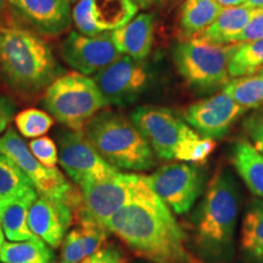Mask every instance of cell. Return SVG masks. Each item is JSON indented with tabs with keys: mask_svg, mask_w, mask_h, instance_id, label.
Listing matches in <instances>:
<instances>
[{
	"mask_svg": "<svg viewBox=\"0 0 263 263\" xmlns=\"http://www.w3.org/2000/svg\"><path fill=\"white\" fill-rule=\"evenodd\" d=\"M68 2H70V3H76V2H78V0H68Z\"/></svg>",
	"mask_w": 263,
	"mask_h": 263,
	"instance_id": "obj_43",
	"label": "cell"
},
{
	"mask_svg": "<svg viewBox=\"0 0 263 263\" xmlns=\"http://www.w3.org/2000/svg\"><path fill=\"white\" fill-rule=\"evenodd\" d=\"M105 228L147 262L197 263L188 249L185 230L144 176L130 201L108 219Z\"/></svg>",
	"mask_w": 263,
	"mask_h": 263,
	"instance_id": "obj_1",
	"label": "cell"
},
{
	"mask_svg": "<svg viewBox=\"0 0 263 263\" xmlns=\"http://www.w3.org/2000/svg\"><path fill=\"white\" fill-rule=\"evenodd\" d=\"M14 121L20 136L27 139H35L47 134L54 126L55 120L45 110L31 107L16 114Z\"/></svg>",
	"mask_w": 263,
	"mask_h": 263,
	"instance_id": "obj_28",
	"label": "cell"
},
{
	"mask_svg": "<svg viewBox=\"0 0 263 263\" xmlns=\"http://www.w3.org/2000/svg\"><path fill=\"white\" fill-rule=\"evenodd\" d=\"M263 38V8L258 9L257 12L251 21L246 25V27L241 32L238 33L232 39L230 44H238V43H248L258 41Z\"/></svg>",
	"mask_w": 263,
	"mask_h": 263,
	"instance_id": "obj_34",
	"label": "cell"
},
{
	"mask_svg": "<svg viewBox=\"0 0 263 263\" xmlns=\"http://www.w3.org/2000/svg\"><path fill=\"white\" fill-rule=\"evenodd\" d=\"M74 219L70 206L41 195L32 203L28 213V226L33 234L54 249L62 244Z\"/></svg>",
	"mask_w": 263,
	"mask_h": 263,
	"instance_id": "obj_16",
	"label": "cell"
},
{
	"mask_svg": "<svg viewBox=\"0 0 263 263\" xmlns=\"http://www.w3.org/2000/svg\"><path fill=\"white\" fill-rule=\"evenodd\" d=\"M61 70L44 37L18 26L0 25V84L17 98L43 94Z\"/></svg>",
	"mask_w": 263,
	"mask_h": 263,
	"instance_id": "obj_3",
	"label": "cell"
},
{
	"mask_svg": "<svg viewBox=\"0 0 263 263\" xmlns=\"http://www.w3.org/2000/svg\"><path fill=\"white\" fill-rule=\"evenodd\" d=\"M4 242H5V234H4V230H3L2 219H0V250H2V246Z\"/></svg>",
	"mask_w": 263,
	"mask_h": 263,
	"instance_id": "obj_42",
	"label": "cell"
},
{
	"mask_svg": "<svg viewBox=\"0 0 263 263\" xmlns=\"http://www.w3.org/2000/svg\"><path fill=\"white\" fill-rule=\"evenodd\" d=\"M42 106L67 129L82 132L108 105L94 78L71 71L51 82L43 93Z\"/></svg>",
	"mask_w": 263,
	"mask_h": 263,
	"instance_id": "obj_5",
	"label": "cell"
},
{
	"mask_svg": "<svg viewBox=\"0 0 263 263\" xmlns=\"http://www.w3.org/2000/svg\"><path fill=\"white\" fill-rule=\"evenodd\" d=\"M223 91L245 110L262 106L263 71L248 77L233 78L223 85Z\"/></svg>",
	"mask_w": 263,
	"mask_h": 263,
	"instance_id": "obj_25",
	"label": "cell"
},
{
	"mask_svg": "<svg viewBox=\"0 0 263 263\" xmlns=\"http://www.w3.org/2000/svg\"><path fill=\"white\" fill-rule=\"evenodd\" d=\"M81 263H126L122 252L115 246H105Z\"/></svg>",
	"mask_w": 263,
	"mask_h": 263,
	"instance_id": "obj_36",
	"label": "cell"
},
{
	"mask_svg": "<svg viewBox=\"0 0 263 263\" xmlns=\"http://www.w3.org/2000/svg\"><path fill=\"white\" fill-rule=\"evenodd\" d=\"M244 129L248 134L250 143L263 156V116L255 115V116L246 118Z\"/></svg>",
	"mask_w": 263,
	"mask_h": 263,
	"instance_id": "obj_35",
	"label": "cell"
},
{
	"mask_svg": "<svg viewBox=\"0 0 263 263\" xmlns=\"http://www.w3.org/2000/svg\"><path fill=\"white\" fill-rule=\"evenodd\" d=\"M130 120L149 143L155 156L163 161L176 160L180 147L199 136L188 123L166 107L139 106L130 114Z\"/></svg>",
	"mask_w": 263,
	"mask_h": 263,
	"instance_id": "obj_8",
	"label": "cell"
},
{
	"mask_svg": "<svg viewBox=\"0 0 263 263\" xmlns=\"http://www.w3.org/2000/svg\"><path fill=\"white\" fill-rule=\"evenodd\" d=\"M60 54L72 70L84 76H95L122 57L111 41L110 32L84 35L71 31L61 42Z\"/></svg>",
	"mask_w": 263,
	"mask_h": 263,
	"instance_id": "obj_13",
	"label": "cell"
},
{
	"mask_svg": "<svg viewBox=\"0 0 263 263\" xmlns=\"http://www.w3.org/2000/svg\"><path fill=\"white\" fill-rule=\"evenodd\" d=\"M108 106L124 107L134 104L145 93L151 82L149 66L145 61L122 55L94 76Z\"/></svg>",
	"mask_w": 263,
	"mask_h": 263,
	"instance_id": "obj_11",
	"label": "cell"
},
{
	"mask_svg": "<svg viewBox=\"0 0 263 263\" xmlns=\"http://www.w3.org/2000/svg\"><path fill=\"white\" fill-rule=\"evenodd\" d=\"M150 189L176 215L188 213L205 192V176L195 164L170 163L144 176Z\"/></svg>",
	"mask_w": 263,
	"mask_h": 263,
	"instance_id": "obj_10",
	"label": "cell"
},
{
	"mask_svg": "<svg viewBox=\"0 0 263 263\" xmlns=\"http://www.w3.org/2000/svg\"><path fill=\"white\" fill-rule=\"evenodd\" d=\"M242 263H263V200L254 199L246 207L240 228Z\"/></svg>",
	"mask_w": 263,
	"mask_h": 263,
	"instance_id": "obj_20",
	"label": "cell"
},
{
	"mask_svg": "<svg viewBox=\"0 0 263 263\" xmlns=\"http://www.w3.org/2000/svg\"><path fill=\"white\" fill-rule=\"evenodd\" d=\"M222 8H233V6L242 5L246 0H216Z\"/></svg>",
	"mask_w": 263,
	"mask_h": 263,
	"instance_id": "obj_38",
	"label": "cell"
},
{
	"mask_svg": "<svg viewBox=\"0 0 263 263\" xmlns=\"http://www.w3.org/2000/svg\"><path fill=\"white\" fill-rule=\"evenodd\" d=\"M16 116V105L8 95L0 94V136L4 134Z\"/></svg>",
	"mask_w": 263,
	"mask_h": 263,
	"instance_id": "obj_37",
	"label": "cell"
},
{
	"mask_svg": "<svg viewBox=\"0 0 263 263\" xmlns=\"http://www.w3.org/2000/svg\"><path fill=\"white\" fill-rule=\"evenodd\" d=\"M258 9L240 5L233 8H224L215 21L202 33L190 41L211 45H227L246 27L257 12Z\"/></svg>",
	"mask_w": 263,
	"mask_h": 263,
	"instance_id": "obj_18",
	"label": "cell"
},
{
	"mask_svg": "<svg viewBox=\"0 0 263 263\" xmlns=\"http://www.w3.org/2000/svg\"><path fill=\"white\" fill-rule=\"evenodd\" d=\"M85 258L83 242L78 228L67 233L62 242L60 263H81Z\"/></svg>",
	"mask_w": 263,
	"mask_h": 263,
	"instance_id": "obj_33",
	"label": "cell"
},
{
	"mask_svg": "<svg viewBox=\"0 0 263 263\" xmlns=\"http://www.w3.org/2000/svg\"><path fill=\"white\" fill-rule=\"evenodd\" d=\"M262 116H263V114H262Z\"/></svg>",
	"mask_w": 263,
	"mask_h": 263,
	"instance_id": "obj_46",
	"label": "cell"
},
{
	"mask_svg": "<svg viewBox=\"0 0 263 263\" xmlns=\"http://www.w3.org/2000/svg\"><path fill=\"white\" fill-rule=\"evenodd\" d=\"M78 221V230L83 242L85 257H89L99 250L103 249V245L106 242L107 233H110L105 227L98 224L90 219L80 218Z\"/></svg>",
	"mask_w": 263,
	"mask_h": 263,
	"instance_id": "obj_30",
	"label": "cell"
},
{
	"mask_svg": "<svg viewBox=\"0 0 263 263\" xmlns=\"http://www.w3.org/2000/svg\"><path fill=\"white\" fill-rule=\"evenodd\" d=\"M133 0H90V14L99 33L112 32L123 27L138 15Z\"/></svg>",
	"mask_w": 263,
	"mask_h": 263,
	"instance_id": "obj_22",
	"label": "cell"
},
{
	"mask_svg": "<svg viewBox=\"0 0 263 263\" xmlns=\"http://www.w3.org/2000/svg\"><path fill=\"white\" fill-rule=\"evenodd\" d=\"M103 159L118 171L146 172L156 166V156L130 117L101 110L83 129Z\"/></svg>",
	"mask_w": 263,
	"mask_h": 263,
	"instance_id": "obj_4",
	"label": "cell"
},
{
	"mask_svg": "<svg viewBox=\"0 0 263 263\" xmlns=\"http://www.w3.org/2000/svg\"><path fill=\"white\" fill-rule=\"evenodd\" d=\"M216 149V141L211 138L197 136L186 141L176 155V160L196 166H202Z\"/></svg>",
	"mask_w": 263,
	"mask_h": 263,
	"instance_id": "obj_29",
	"label": "cell"
},
{
	"mask_svg": "<svg viewBox=\"0 0 263 263\" xmlns=\"http://www.w3.org/2000/svg\"><path fill=\"white\" fill-rule=\"evenodd\" d=\"M236 47L185 41L174 47L172 58L176 70L190 87L210 90L229 82L228 66Z\"/></svg>",
	"mask_w": 263,
	"mask_h": 263,
	"instance_id": "obj_7",
	"label": "cell"
},
{
	"mask_svg": "<svg viewBox=\"0 0 263 263\" xmlns=\"http://www.w3.org/2000/svg\"><path fill=\"white\" fill-rule=\"evenodd\" d=\"M6 10H8V0H0V18L4 16Z\"/></svg>",
	"mask_w": 263,
	"mask_h": 263,
	"instance_id": "obj_41",
	"label": "cell"
},
{
	"mask_svg": "<svg viewBox=\"0 0 263 263\" xmlns=\"http://www.w3.org/2000/svg\"><path fill=\"white\" fill-rule=\"evenodd\" d=\"M0 155L9 157L24 171L38 195L65 202L73 210L74 217L78 215L82 207L81 189L67 180L61 171L49 168L39 162L24 138L12 128L0 137Z\"/></svg>",
	"mask_w": 263,
	"mask_h": 263,
	"instance_id": "obj_6",
	"label": "cell"
},
{
	"mask_svg": "<svg viewBox=\"0 0 263 263\" xmlns=\"http://www.w3.org/2000/svg\"><path fill=\"white\" fill-rule=\"evenodd\" d=\"M33 184L24 171L9 157L0 155V200L31 192Z\"/></svg>",
	"mask_w": 263,
	"mask_h": 263,
	"instance_id": "obj_27",
	"label": "cell"
},
{
	"mask_svg": "<svg viewBox=\"0 0 263 263\" xmlns=\"http://www.w3.org/2000/svg\"><path fill=\"white\" fill-rule=\"evenodd\" d=\"M242 5L249 6L251 9H262L263 8V0H246Z\"/></svg>",
	"mask_w": 263,
	"mask_h": 263,
	"instance_id": "obj_40",
	"label": "cell"
},
{
	"mask_svg": "<svg viewBox=\"0 0 263 263\" xmlns=\"http://www.w3.org/2000/svg\"><path fill=\"white\" fill-rule=\"evenodd\" d=\"M32 155L42 164L49 168H55L59 162V149L57 143L50 137H39L28 144Z\"/></svg>",
	"mask_w": 263,
	"mask_h": 263,
	"instance_id": "obj_31",
	"label": "cell"
},
{
	"mask_svg": "<svg viewBox=\"0 0 263 263\" xmlns=\"http://www.w3.org/2000/svg\"><path fill=\"white\" fill-rule=\"evenodd\" d=\"M133 2L136 3L139 9H147V8H150V6L160 3L161 0H133Z\"/></svg>",
	"mask_w": 263,
	"mask_h": 263,
	"instance_id": "obj_39",
	"label": "cell"
},
{
	"mask_svg": "<svg viewBox=\"0 0 263 263\" xmlns=\"http://www.w3.org/2000/svg\"><path fill=\"white\" fill-rule=\"evenodd\" d=\"M230 161L250 192L263 200V156L257 149L241 138L233 144Z\"/></svg>",
	"mask_w": 263,
	"mask_h": 263,
	"instance_id": "obj_21",
	"label": "cell"
},
{
	"mask_svg": "<svg viewBox=\"0 0 263 263\" xmlns=\"http://www.w3.org/2000/svg\"><path fill=\"white\" fill-rule=\"evenodd\" d=\"M263 67V38L258 41L238 43L234 54L230 58L229 77H248L261 71Z\"/></svg>",
	"mask_w": 263,
	"mask_h": 263,
	"instance_id": "obj_26",
	"label": "cell"
},
{
	"mask_svg": "<svg viewBox=\"0 0 263 263\" xmlns=\"http://www.w3.org/2000/svg\"><path fill=\"white\" fill-rule=\"evenodd\" d=\"M141 182V176L122 171L101 180L78 186L82 194L81 211L76 216L105 227L115 213L130 201Z\"/></svg>",
	"mask_w": 263,
	"mask_h": 263,
	"instance_id": "obj_9",
	"label": "cell"
},
{
	"mask_svg": "<svg viewBox=\"0 0 263 263\" xmlns=\"http://www.w3.org/2000/svg\"><path fill=\"white\" fill-rule=\"evenodd\" d=\"M241 192L229 168L207 184L188 222V249L197 263H232L235 256Z\"/></svg>",
	"mask_w": 263,
	"mask_h": 263,
	"instance_id": "obj_2",
	"label": "cell"
},
{
	"mask_svg": "<svg viewBox=\"0 0 263 263\" xmlns=\"http://www.w3.org/2000/svg\"><path fill=\"white\" fill-rule=\"evenodd\" d=\"M110 37L121 54L144 61L153 49L155 38V15L150 12L137 15L123 27L110 32Z\"/></svg>",
	"mask_w": 263,
	"mask_h": 263,
	"instance_id": "obj_17",
	"label": "cell"
},
{
	"mask_svg": "<svg viewBox=\"0 0 263 263\" xmlns=\"http://www.w3.org/2000/svg\"><path fill=\"white\" fill-rule=\"evenodd\" d=\"M59 163L74 185L101 180L120 172L95 150L83 130L64 129L58 137Z\"/></svg>",
	"mask_w": 263,
	"mask_h": 263,
	"instance_id": "obj_12",
	"label": "cell"
},
{
	"mask_svg": "<svg viewBox=\"0 0 263 263\" xmlns=\"http://www.w3.org/2000/svg\"><path fill=\"white\" fill-rule=\"evenodd\" d=\"M3 263H55V255L38 236L24 241H5L0 250Z\"/></svg>",
	"mask_w": 263,
	"mask_h": 263,
	"instance_id": "obj_24",
	"label": "cell"
},
{
	"mask_svg": "<svg viewBox=\"0 0 263 263\" xmlns=\"http://www.w3.org/2000/svg\"><path fill=\"white\" fill-rule=\"evenodd\" d=\"M38 197L35 189L21 196L0 200V219L5 238L10 241H24L35 238L28 226V213Z\"/></svg>",
	"mask_w": 263,
	"mask_h": 263,
	"instance_id": "obj_19",
	"label": "cell"
},
{
	"mask_svg": "<svg viewBox=\"0 0 263 263\" xmlns=\"http://www.w3.org/2000/svg\"><path fill=\"white\" fill-rule=\"evenodd\" d=\"M68 0H8L15 21L42 37H60L72 25Z\"/></svg>",
	"mask_w": 263,
	"mask_h": 263,
	"instance_id": "obj_14",
	"label": "cell"
},
{
	"mask_svg": "<svg viewBox=\"0 0 263 263\" xmlns=\"http://www.w3.org/2000/svg\"><path fill=\"white\" fill-rule=\"evenodd\" d=\"M241 107L224 91L209 99L190 104L184 111L185 122L200 136L221 139L228 134L230 128L245 114Z\"/></svg>",
	"mask_w": 263,
	"mask_h": 263,
	"instance_id": "obj_15",
	"label": "cell"
},
{
	"mask_svg": "<svg viewBox=\"0 0 263 263\" xmlns=\"http://www.w3.org/2000/svg\"><path fill=\"white\" fill-rule=\"evenodd\" d=\"M72 22L77 32L84 35L100 34L93 24L90 14V0H78L71 12Z\"/></svg>",
	"mask_w": 263,
	"mask_h": 263,
	"instance_id": "obj_32",
	"label": "cell"
},
{
	"mask_svg": "<svg viewBox=\"0 0 263 263\" xmlns=\"http://www.w3.org/2000/svg\"><path fill=\"white\" fill-rule=\"evenodd\" d=\"M222 8L216 0H185L180 8L179 29L185 39H193L212 24Z\"/></svg>",
	"mask_w": 263,
	"mask_h": 263,
	"instance_id": "obj_23",
	"label": "cell"
},
{
	"mask_svg": "<svg viewBox=\"0 0 263 263\" xmlns=\"http://www.w3.org/2000/svg\"><path fill=\"white\" fill-rule=\"evenodd\" d=\"M261 71H263V67H262V70H261Z\"/></svg>",
	"mask_w": 263,
	"mask_h": 263,
	"instance_id": "obj_45",
	"label": "cell"
},
{
	"mask_svg": "<svg viewBox=\"0 0 263 263\" xmlns=\"http://www.w3.org/2000/svg\"><path fill=\"white\" fill-rule=\"evenodd\" d=\"M134 263H151V262H147L146 261V262H134Z\"/></svg>",
	"mask_w": 263,
	"mask_h": 263,
	"instance_id": "obj_44",
	"label": "cell"
}]
</instances>
